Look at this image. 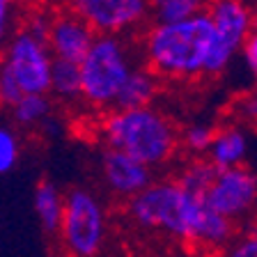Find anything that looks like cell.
<instances>
[{"instance_id":"1","label":"cell","mask_w":257,"mask_h":257,"mask_svg":"<svg viewBox=\"0 0 257 257\" xmlns=\"http://www.w3.org/2000/svg\"><path fill=\"white\" fill-rule=\"evenodd\" d=\"M214 46V26L207 12L186 21L154 23L145 35V58L159 78L191 80L204 76Z\"/></svg>"},{"instance_id":"2","label":"cell","mask_w":257,"mask_h":257,"mask_svg":"<svg viewBox=\"0 0 257 257\" xmlns=\"http://www.w3.org/2000/svg\"><path fill=\"white\" fill-rule=\"evenodd\" d=\"M99 131L108 150L122 152L150 170L166 166L179 147L177 126L166 112L154 106L110 110Z\"/></svg>"},{"instance_id":"3","label":"cell","mask_w":257,"mask_h":257,"mask_svg":"<svg viewBox=\"0 0 257 257\" xmlns=\"http://www.w3.org/2000/svg\"><path fill=\"white\" fill-rule=\"evenodd\" d=\"M209 204L198 195L186 193L177 182H152L136 198L128 200V218L140 230L166 232L172 239L195 246Z\"/></svg>"},{"instance_id":"4","label":"cell","mask_w":257,"mask_h":257,"mask_svg":"<svg viewBox=\"0 0 257 257\" xmlns=\"http://www.w3.org/2000/svg\"><path fill=\"white\" fill-rule=\"evenodd\" d=\"M80 99L92 108H110L134 71L131 55L122 37L96 35L87 55L78 62Z\"/></svg>"},{"instance_id":"5","label":"cell","mask_w":257,"mask_h":257,"mask_svg":"<svg viewBox=\"0 0 257 257\" xmlns=\"http://www.w3.org/2000/svg\"><path fill=\"white\" fill-rule=\"evenodd\" d=\"M58 234L62 250L69 257H99L108 236L103 202L92 191L80 186L64 193V211Z\"/></svg>"},{"instance_id":"6","label":"cell","mask_w":257,"mask_h":257,"mask_svg":"<svg viewBox=\"0 0 257 257\" xmlns=\"http://www.w3.org/2000/svg\"><path fill=\"white\" fill-rule=\"evenodd\" d=\"M207 16L214 26V46L204 64V76H218L230 67L255 28L252 10L243 0H209Z\"/></svg>"},{"instance_id":"7","label":"cell","mask_w":257,"mask_h":257,"mask_svg":"<svg viewBox=\"0 0 257 257\" xmlns=\"http://www.w3.org/2000/svg\"><path fill=\"white\" fill-rule=\"evenodd\" d=\"M0 64L12 74L23 94H48L53 55L46 44L30 37L26 30L14 32L7 39Z\"/></svg>"},{"instance_id":"8","label":"cell","mask_w":257,"mask_h":257,"mask_svg":"<svg viewBox=\"0 0 257 257\" xmlns=\"http://www.w3.org/2000/svg\"><path fill=\"white\" fill-rule=\"evenodd\" d=\"M69 12L94 35H124L150 19L147 0H69Z\"/></svg>"},{"instance_id":"9","label":"cell","mask_w":257,"mask_h":257,"mask_svg":"<svg viewBox=\"0 0 257 257\" xmlns=\"http://www.w3.org/2000/svg\"><path fill=\"white\" fill-rule=\"evenodd\" d=\"M202 200L216 214L236 225V220L246 218L257 207V175L246 166L218 170Z\"/></svg>"},{"instance_id":"10","label":"cell","mask_w":257,"mask_h":257,"mask_svg":"<svg viewBox=\"0 0 257 257\" xmlns=\"http://www.w3.org/2000/svg\"><path fill=\"white\" fill-rule=\"evenodd\" d=\"M94 39L96 35L78 16H74L71 12H58L51 21L46 46L55 60H67V62L78 64L87 55Z\"/></svg>"},{"instance_id":"11","label":"cell","mask_w":257,"mask_h":257,"mask_svg":"<svg viewBox=\"0 0 257 257\" xmlns=\"http://www.w3.org/2000/svg\"><path fill=\"white\" fill-rule=\"evenodd\" d=\"M101 175L106 188L119 200H131L154 182V175L147 166L134 161L122 152L106 150L101 159Z\"/></svg>"},{"instance_id":"12","label":"cell","mask_w":257,"mask_h":257,"mask_svg":"<svg viewBox=\"0 0 257 257\" xmlns=\"http://www.w3.org/2000/svg\"><path fill=\"white\" fill-rule=\"evenodd\" d=\"M209 163L216 166L218 170L225 168H239L243 166L248 154V138L246 134L236 126H225V128H216V136L211 140L209 147Z\"/></svg>"},{"instance_id":"13","label":"cell","mask_w":257,"mask_h":257,"mask_svg":"<svg viewBox=\"0 0 257 257\" xmlns=\"http://www.w3.org/2000/svg\"><path fill=\"white\" fill-rule=\"evenodd\" d=\"M159 76H154L150 69H140L134 67V71L124 80L122 90L115 99V110H134V108H147L154 103L159 94Z\"/></svg>"},{"instance_id":"14","label":"cell","mask_w":257,"mask_h":257,"mask_svg":"<svg viewBox=\"0 0 257 257\" xmlns=\"http://www.w3.org/2000/svg\"><path fill=\"white\" fill-rule=\"evenodd\" d=\"M64 211V195L51 179H39L35 186V214L46 234H58Z\"/></svg>"},{"instance_id":"15","label":"cell","mask_w":257,"mask_h":257,"mask_svg":"<svg viewBox=\"0 0 257 257\" xmlns=\"http://www.w3.org/2000/svg\"><path fill=\"white\" fill-rule=\"evenodd\" d=\"M48 94L58 96L60 101H67V103L78 101L80 99V69H78V64L53 58Z\"/></svg>"},{"instance_id":"16","label":"cell","mask_w":257,"mask_h":257,"mask_svg":"<svg viewBox=\"0 0 257 257\" xmlns=\"http://www.w3.org/2000/svg\"><path fill=\"white\" fill-rule=\"evenodd\" d=\"M216 172H218V168L211 166L207 159H193L191 163H186V166L182 168V172L177 175L175 182L186 193L202 198L204 191L209 188V184L214 182Z\"/></svg>"},{"instance_id":"17","label":"cell","mask_w":257,"mask_h":257,"mask_svg":"<svg viewBox=\"0 0 257 257\" xmlns=\"http://www.w3.org/2000/svg\"><path fill=\"white\" fill-rule=\"evenodd\" d=\"M51 106L53 103L48 94H23L12 106V117L19 126H35L51 115Z\"/></svg>"},{"instance_id":"18","label":"cell","mask_w":257,"mask_h":257,"mask_svg":"<svg viewBox=\"0 0 257 257\" xmlns=\"http://www.w3.org/2000/svg\"><path fill=\"white\" fill-rule=\"evenodd\" d=\"M214 136H216V128L211 126V124L198 122V124L186 126V131L179 136V145H182L184 150L191 152V154L200 156V154H207L209 152Z\"/></svg>"},{"instance_id":"19","label":"cell","mask_w":257,"mask_h":257,"mask_svg":"<svg viewBox=\"0 0 257 257\" xmlns=\"http://www.w3.org/2000/svg\"><path fill=\"white\" fill-rule=\"evenodd\" d=\"M21 156V143L19 136L12 131L10 126L0 124V175L14 170Z\"/></svg>"},{"instance_id":"20","label":"cell","mask_w":257,"mask_h":257,"mask_svg":"<svg viewBox=\"0 0 257 257\" xmlns=\"http://www.w3.org/2000/svg\"><path fill=\"white\" fill-rule=\"evenodd\" d=\"M220 257H257V225L248 227L241 236H234Z\"/></svg>"},{"instance_id":"21","label":"cell","mask_w":257,"mask_h":257,"mask_svg":"<svg viewBox=\"0 0 257 257\" xmlns=\"http://www.w3.org/2000/svg\"><path fill=\"white\" fill-rule=\"evenodd\" d=\"M51 21H53V14H46V12H32L30 16L26 19L21 30H26L30 37L39 39V42L46 44V37H48V30H51Z\"/></svg>"},{"instance_id":"22","label":"cell","mask_w":257,"mask_h":257,"mask_svg":"<svg viewBox=\"0 0 257 257\" xmlns=\"http://www.w3.org/2000/svg\"><path fill=\"white\" fill-rule=\"evenodd\" d=\"M21 96H23L21 87L16 85V80L12 78V74L0 64V106L12 108Z\"/></svg>"},{"instance_id":"23","label":"cell","mask_w":257,"mask_h":257,"mask_svg":"<svg viewBox=\"0 0 257 257\" xmlns=\"http://www.w3.org/2000/svg\"><path fill=\"white\" fill-rule=\"evenodd\" d=\"M234 110L241 119H246V122H250V124L257 126V92L246 94L243 99H239V103H236Z\"/></svg>"},{"instance_id":"24","label":"cell","mask_w":257,"mask_h":257,"mask_svg":"<svg viewBox=\"0 0 257 257\" xmlns=\"http://www.w3.org/2000/svg\"><path fill=\"white\" fill-rule=\"evenodd\" d=\"M12 16H14V0H0V46L10 37Z\"/></svg>"},{"instance_id":"25","label":"cell","mask_w":257,"mask_h":257,"mask_svg":"<svg viewBox=\"0 0 257 257\" xmlns=\"http://www.w3.org/2000/svg\"><path fill=\"white\" fill-rule=\"evenodd\" d=\"M241 53H243V60L250 67V71H255L257 76V28H252L250 35L246 37V42L241 46Z\"/></svg>"},{"instance_id":"26","label":"cell","mask_w":257,"mask_h":257,"mask_svg":"<svg viewBox=\"0 0 257 257\" xmlns=\"http://www.w3.org/2000/svg\"><path fill=\"white\" fill-rule=\"evenodd\" d=\"M60 126H62V124H60L53 115H48V117L39 124V128H42L46 136H51V138H58V136H60Z\"/></svg>"},{"instance_id":"27","label":"cell","mask_w":257,"mask_h":257,"mask_svg":"<svg viewBox=\"0 0 257 257\" xmlns=\"http://www.w3.org/2000/svg\"><path fill=\"white\" fill-rule=\"evenodd\" d=\"M150 3V10H154V7H159L161 3H166V0H147Z\"/></svg>"},{"instance_id":"28","label":"cell","mask_w":257,"mask_h":257,"mask_svg":"<svg viewBox=\"0 0 257 257\" xmlns=\"http://www.w3.org/2000/svg\"><path fill=\"white\" fill-rule=\"evenodd\" d=\"M252 26L257 28V7H255V10H252Z\"/></svg>"}]
</instances>
